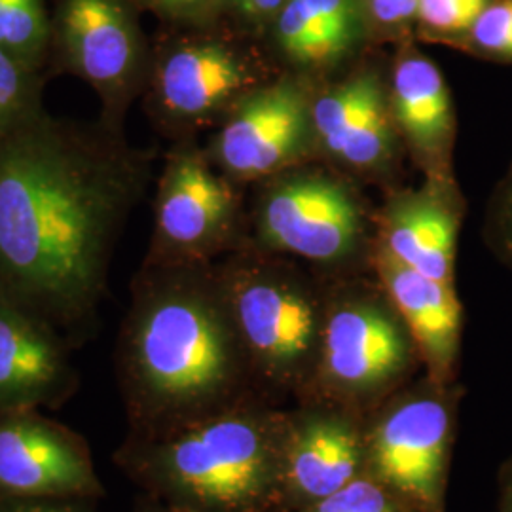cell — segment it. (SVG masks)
<instances>
[{"label": "cell", "instance_id": "e0dca14e", "mask_svg": "<svg viewBox=\"0 0 512 512\" xmlns=\"http://www.w3.org/2000/svg\"><path fill=\"white\" fill-rule=\"evenodd\" d=\"M393 118L406 154L425 179L454 177L456 110L439 65L410 40L399 46L389 67Z\"/></svg>", "mask_w": 512, "mask_h": 512}, {"label": "cell", "instance_id": "7402d4cb", "mask_svg": "<svg viewBox=\"0 0 512 512\" xmlns=\"http://www.w3.org/2000/svg\"><path fill=\"white\" fill-rule=\"evenodd\" d=\"M494 0H420L416 33L421 40L454 46Z\"/></svg>", "mask_w": 512, "mask_h": 512}, {"label": "cell", "instance_id": "83f0119b", "mask_svg": "<svg viewBox=\"0 0 512 512\" xmlns=\"http://www.w3.org/2000/svg\"><path fill=\"white\" fill-rule=\"evenodd\" d=\"M287 2L289 0H228L222 19L260 40Z\"/></svg>", "mask_w": 512, "mask_h": 512}, {"label": "cell", "instance_id": "cb8c5ba5", "mask_svg": "<svg viewBox=\"0 0 512 512\" xmlns=\"http://www.w3.org/2000/svg\"><path fill=\"white\" fill-rule=\"evenodd\" d=\"M298 512H416L374 476L361 475L329 497Z\"/></svg>", "mask_w": 512, "mask_h": 512}, {"label": "cell", "instance_id": "8fae6325", "mask_svg": "<svg viewBox=\"0 0 512 512\" xmlns=\"http://www.w3.org/2000/svg\"><path fill=\"white\" fill-rule=\"evenodd\" d=\"M313 92L308 78L281 71L245 95L213 129L205 145L209 160L241 186L315 162Z\"/></svg>", "mask_w": 512, "mask_h": 512}, {"label": "cell", "instance_id": "484cf974", "mask_svg": "<svg viewBox=\"0 0 512 512\" xmlns=\"http://www.w3.org/2000/svg\"><path fill=\"white\" fill-rule=\"evenodd\" d=\"M374 40L410 42L416 33L420 0H365Z\"/></svg>", "mask_w": 512, "mask_h": 512}, {"label": "cell", "instance_id": "d6986e66", "mask_svg": "<svg viewBox=\"0 0 512 512\" xmlns=\"http://www.w3.org/2000/svg\"><path fill=\"white\" fill-rule=\"evenodd\" d=\"M63 336L0 293V412L35 410L73 391Z\"/></svg>", "mask_w": 512, "mask_h": 512}, {"label": "cell", "instance_id": "d4e9b609", "mask_svg": "<svg viewBox=\"0 0 512 512\" xmlns=\"http://www.w3.org/2000/svg\"><path fill=\"white\" fill-rule=\"evenodd\" d=\"M141 14H150L165 27H194L224 16L228 0H129Z\"/></svg>", "mask_w": 512, "mask_h": 512}, {"label": "cell", "instance_id": "5b68a950", "mask_svg": "<svg viewBox=\"0 0 512 512\" xmlns=\"http://www.w3.org/2000/svg\"><path fill=\"white\" fill-rule=\"evenodd\" d=\"M226 19L194 27H165L152 40L147 88L141 97L160 135L196 139L217 128L249 93L281 73L268 54Z\"/></svg>", "mask_w": 512, "mask_h": 512}, {"label": "cell", "instance_id": "2e32d148", "mask_svg": "<svg viewBox=\"0 0 512 512\" xmlns=\"http://www.w3.org/2000/svg\"><path fill=\"white\" fill-rule=\"evenodd\" d=\"M463 211L456 179H425L420 188H395L376 213V241L416 272L456 285Z\"/></svg>", "mask_w": 512, "mask_h": 512}, {"label": "cell", "instance_id": "52a82bcc", "mask_svg": "<svg viewBox=\"0 0 512 512\" xmlns=\"http://www.w3.org/2000/svg\"><path fill=\"white\" fill-rule=\"evenodd\" d=\"M420 374L418 344L376 275L329 277L319 361L306 399L368 414Z\"/></svg>", "mask_w": 512, "mask_h": 512}, {"label": "cell", "instance_id": "f1b7e54d", "mask_svg": "<svg viewBox=\"0 0 512 512\" xmlns=\"http://www.w3.org/2000/svg\"><path fill=\"white\" fill-rule=\"evenodd\" d=\"M86 497H0V512H97Z\"/></svg>", "mask_w": 512, "mask_h": 512}, {"label": "cell", "instance_id": "9c48e42d", "mask_svg": "<svg viewBox=\"0 0 512 512\" xmlns=\"http://www.w3.org/2000/svg\"><path fill=\"white\" fill-rule=\"evenodd\" d=\"M152 40L129 0H50L48 82L74 76L92 88L99 120L126 128L147 88Z\"/></svg>", "mask_w": 512, "mask_h": 512}, {"label": "cell", "instance_id": "7c38bea8", "mask_svg": "<svg viewBox=\"0 0 512 512\" xmlns=\"http://www.w3.org/2000/svg\"><path fill=\"white\" fill-rule=\"evenodd\" d=\"M317 160L351 181L393 183L403 165V139L393 118L389 69L363 57L348 71L315 84Z\"/></svg>", "mask_w": 512, "mask_h": 512}, {"label": "cell", "instance_id": "f546056e", "mask_svg": "<svg viewBox=\"0 0 512 512\" xmlns=\"http://www.w3.org/2000/svg\"><path fill=\"white\" fill-rule=\"evenodd\" d=\"M497 512H512V456L499 469Z\"/></svg>", "mask_w": 512, "mask_h": 512}, {"label": "cell", "instance_id": "6da1fadb", "mask_svg": "<svg viewBox=\"0 0 512 512\" xmlns=\"http://www.w3.org/2000/svg\"><path fill=\"white\" fill-rule=\"evenodd\" d=\"M158 152L42 109L0 137V293L63 336L103 300Z\"/></svg>", "mask_w": 512, "mask_h": 512}, {"label": "cell", "instance_id": "ac0fdd59", "mask_svg": "<svg viewBox=\"0 0 512 512\" xmlns=\"http://www.w3.org/2000/svg\"><path fill=\"white\" fill-rule=\"evenodd\" d=\"M370 268L412 332L423 372L442 384L459 382L463 306L456 285L416 272L378 241Z\"/></svg>", "mask_w": 512, "mask_h": 512}, {"label": "cell", "instance_id": "7a4b0ae2", "mask_svg": "<svg viewBox=\"0 0 512 512\" xmlns=\"http://www.w3.org/2000/svg\"><path fill=\"white\" fill-rule=\"evenodd\" d=\"M131 433H156L260 397L215 264H143L118 338Z\"/></svg>", "mask_w": 512, "mask_h": 512}, {"label": "cell", "instance_id": "4fadbf2b", "mask_svg": "<svg viewBox=\"0 0 512 512\" xmlns=\"http://www.w3.org/2000/svg\"><path fill=\"white\" fill-rule=\"evenodd\" d=\"M366 414L321 399L285 406L279 499L298 512L365 475Z\"/></svg>", "mask_w": 512, "mask_h": 512}, {"label": "cell", "instance_id": "8992f818", "mask_svg": "<svg viewBox=\"0 0 512 512\" xmlns=\"http://www.w3.org/2000/svg\"><path fill=\"white\" fill-rule=\"evenodd\" d=\"M256 186L247 243L327 277L372 272L376 213L349 177L315 160Z\"/></svg>", "mask_w": 512, "mask_h": 512}, {"label": "cell", "instance_id": "9a60e30c", "mask_svg": "<svg viewBox=\"0 0 512 512\" xmlns=\"http://www.w3.org/2000/svg\"><path fill=\"white\" fill-rule=\"evenodd\" d=\"M260 40L285 71L319 84L359 63L374 37L365 0H289Z\"/></svg>", "mask_w": 512, "mask_h": 512}, {"label": "cell", "instance_id": "30bf717a", "mask_svg": "<svg viewBox=\"0 0 512 512\" xmlns=\"http://www.w3.org/2000/svg\"><path fill=\"white\" fill-rule=\"evenodd\" d=\"M196 139L177 141L156 181L154 226L143 264H215L247 243L245 202Z\"/></svg>", "mask_w": 512, "mask_h": 512}, {"label": "cell", "instance_id": "44dd1931", "mask_svg": "<svg viewBox=\"0 0 512 512\" xmlns=\"http://www.w3.org/2000/svg\"><path fill=\"white\" fill-rule=\"evenodd\" d=\"M48 80L0 48V137L44 105Z\"/></svg>", "mask_w": 512, "mask_h": 512}, {"label": "cell", "instance_id": "3957f363", "mask_svg": "<svg viewBox=\"0 0 512 512\" xmlns=\"http://www.w3.org/2000/svg\"><path fill=\"white\" fill-rule=\"evenodd\" d=\"M285 406L262 397L131 433L116 463L148 497L190 512H281Z\"/></svg>", "mask_w": 512, "mask_h": 512}, {"label": "cell", "instance_id": "4dcf8cb0", "mask_svg": "<svg viewBox=\"0 0 512 512\" xmlns=\"http://www.w3.org/2000/svg\"><path fill=\"white\" fill-rule=\"evenodd\" d=\"M133 512H190L184 511V509H179V507H173V505H169V503H164V501H160V499H154V497H148L145 501H141Z\"/></svg>", "mask_w": 512, "mask_h": 512}, {"label": "cell", "instance_id": "ba28073f", "mask_svg": "<svg viewBox=\"0 0 512 512\" xmlns=\"http://www.w3.org/2000/svg\"><path fill=\"white\" fill-rule=\"evenodd\" d=\"M465 387L425 372L366 414L365 473L416 512H446Z\"/></svg>", "mask_w": 512, "mask_h": 512}, {"label": "cell", "instance_id": "4316f807", "mask_svg": "<svg viewBox=\"0 0 512 512\" xmlns=\"http://www.w3.org/2000/svg\"><path fill=\"white\" fill-rule=\"evenodd\" d=\"M484 239L490 251L512 270V162L488 202Z\"/></svg>", "mask_w": 512, "mask_h": 512}, {"label": "cell", "instance_id": "277c9868", "mask_svg": "<svg viewBox=\"0 0 512 512\" xmlns=\"http://www.w3.org/2000/svg\"><path fill=\"white\" fill-rule=\"evenodd\" d=\"M256 393L285 406L310 393L329 277L251 243L215 262Z\"/></svg>", "mask_w": 512, "mask_h": 512}, {"label": "cell", "instance_id": "5bb4252c", "mask_svg": "<svg viewBox=\"0 0 512 512\" xmlns=\"http://www.w3.org/2000/svg\"><path fill=\"white\" fill-rule=\"evenodd\" d=\"M103 494L90 450L78 435L35 410L0 412V497Z\"/></svg>", "mask_w": 512, "mask_h": 512}, {"label": "cell", "instance_id": "ffe728a7", "mask_svg": "<svg viewBox=\"0 0 512 512\" xmlns=\"http://www.w3.org/2000/svg\"><path fill=\"white\" fill-rule=\"evenodd\" d=\"M0 48L46 78L50 0H0Z\"/></svg>", "mask_w": 512, "mask_h": 512}, {"label": "cell", "instance_id": "603a6c76", "mask_svg": "<svg viewBox=\"0 0 512 512\" xmlns=\"http://www.w3.org/2000/svg\"><path fill=\"white\" fill-rule=\"evenodd\" d=\"M454 48L484 59L512 63V0H494Z\"/></svg>", "mask_w": 512, "mask_h": 512}]
</instances>
